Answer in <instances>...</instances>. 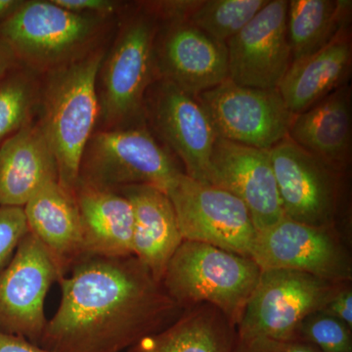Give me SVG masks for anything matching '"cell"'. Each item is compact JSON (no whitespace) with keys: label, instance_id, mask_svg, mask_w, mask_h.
Returning <instances> with one entry per match:
<instances>
[{"label":"cell","instance_id":"6da1fadb","mask_svg":"<svg viewBox=\"0 0 352 352\" xmlns=\"http://www.w3.org/2000/svg\"><path fill=\"white\" fill-rule=\"evenodd\" d=\"M59 307L38 346L53 352H122L182 314L135 256L85 254L59 281Z\"/></svg>","mask_w":352,"mask_h":352},{"label":"cell","instance_id":"7a4b0ae2","mask_svg":"<svg viewBox=\"0 0 352 352\" xmlns=\"http://www.w3.org/2000/svg\"><path fill=\"white\" fill-rule=\"evenodd\" d=\"M106 51L87 56L44 75L38 122L56 160L58 182L74 192L83 152L100 117L97 78Z\"/></svg>","mask_w":352,"mask_h":352},{"label":"cell","instance_id":"3957f363","mask_svg":"<svg viewBox=\"0 0 352 352\" xmlns=\"http://www.w3.org/2000/svg\"><path fill=\"white\" fill-rule=\"evenodd\" d=\"M161 22L156 2L139 4L120 19L97 78L104 129L144 122L145 95L157 80L155 48Z\"/></svg>","mask_w":352,"mask_h":352},{"label":"cell","instance_id":"277c9868","mask_svg":"<svg viewBox=\"0 0 352 352\" xmlns=\"http://www.w3.org/2000/svg\"><path fill=\"white\" fill-rule=\"evenodd\" d=\"M111 20L71 12L52 0H25L0 25V38L25 69L45 75L101 47Z\"/></svg>","mask_w":352,"mask_h":352},{"label":"cell","instance_id":"5b68a950","mask_svg":"<svg viewBox=\"0 0 352 352\" xmlns=\"http://www.w3.org/2000/svg\"><path fill=\"white\" fill-rule=\"evenodd\" d=\"M261 273L251 258L205 243L183 241L162 284L182 309L208 303L236 328Z\"/></svg>","mask_w":352,"mask_h":352},{"label":"cell","instance_id":"8992f818","mask_svg":"<svg viewBox=\"0 0 352 352\" xmlns=\"http://www.w3.org/2000/svg\"><path fill=\"white\" fill-rule=\"evenodd\" d=\"M182 173L168 148L140 124L95 131L83 152L78 183L113 191L147 185L166 192Z\"/></svg>","mask_w":352,"mask_h":352},{"label":"cell","instance_id":"52a82bcc","mask_svg":"<svg viewBox=\"0 0 352 352\" xmlns=\"http://www.w3.org/2000/svg\"><path fill=\"white\" fill-rule=\"evenodd\" d=\"M342 285L300 271L261 270L236 335L242 339L298 340L303 320L321 311Z\"/></svg>","mask_w":352,"mask_h":352},{"label":"cell","instance_id":"ba28073f","mask_svg":"<svg viewBox=\"0 0 352 352\" xmlns=\"http://www.w3.org/2000/svg\"><path fill=\"white\" fill-rule=\"evenodd\" d=\"M166 193L175 208L183 240L250 258L258 231L240 199L184 173L170 183Z\"/></svg>","mask_w":352,"mask_h":352},{"label":"cell","instance_id":"9c48e42d","mask_svg":"<svg viewBox=\"0 0 352 352\" xmlns=\"http://www.w3.org/2000/svg\"><path fill=\"white\" fill-rule=\"evenodd\" d=\"M156 3L162 16L155 48L157 80H168L194 96L226 80V45L186 19L190 1Z\"/></svg>","mask_w":352,"mask_h":352},{"label":"cell","instance_id":"30bf717a","mask_svg":"<svg viewBox=\"0 0 352 352\" xmlns=\"http://www.w3.org/2000/svg\"><path fill=\"white\" fill-rule=\"evenodd\" d=\"M144 120L168 151L180 160L185 175L208 182L217 135L198 97L159 78L145 95Z\"/></svg>","mask_w":352,"mask_h":352},{"label":"cell","instance_id":"8fae6325","mask_svg":"<svg viewBox=\"0 0 352 352\" xmlns=\"http://www.w3.org/2000/svg\"><path fill=\"white\" fill-rule=\"evenodd\" d=\"M59 266L31 232L0 272V332L38 344L45 330V298L63 278Z\"/></svg>","mask_w":352,"mask_h":352},{"label":"cell","instance_id":"7c38bea8","mask_svg":"<svg viewBox=\"0 0 352 352\" xmlns=\"http://www.w3.org/2000/svg\"><path fill=\"white\" fill-rule=\"evenodd\" d=\"M197 97L217 138L270 150L288 136L294 115L278 89L243 87L227 78Z\"/></svg>","mask_w":352,"mask_h":352},{"label":"cell","instance_id":"4fadbf2b","mask_svg":"<svg viewBox=\"0 0 352 352\" xmlns=\"http://www.w3.org/2000/svg\"><path fill=\"white\" fill-rule=\"evenodd\" d=\"M250 258L261 270H289L333 283H349L352 264L333 227L307 226L284 217L256 234Z\"/></svg>","mask_w":352,"mask_h":352},{"label":"cell","instance_id":"5bb4252c","mask_svg":"<svg viewBox=\"0 0 352 352\" xmlns=\"http://www.w3.org/2000/svg\"><path fill=\"white\" fill-rule=\"evenodd\" d=\"M285 217L315 227H333L337 170L288 138L270 150Z\"/></svg>","mask_w":352,"mask_h":352},{"label":"cell","instance_id":"9a60e30c","mask_svg":"<svg viewBox=\"0 0 352 352\" xmlns=\"http://www.w3.org/2000/svg\"><path fill=\"white\" fill-rule=\"evenodd\" d=\"M287 0H270L227 41L228 78L243 87L277 89L291 65Z\"/></svg>","mask_w":352,"mask_h":352},{"label":"cell","instance_id":"2e32d148","mask_svg":"<svg viewBox=\"0 0 352 352\" xmlns=\"http://www.w3.org/2000/svg\"><path fill=\"white\" fill-rule=\"evenodd\" d=\"M208 183L240 199L258 232L285 217L270 150L217 138Z\"/></svg>","mask_w":352,"mask_h":352},{"label":"cell","instance_id":"e0dca14e","mask_svg":"<svg viewBox=\"0 0 352 352\" xmlns=\"http://www.w3.org/2000/svg\"><path fill=\"white\" fill-rule=\"evenodd\" d=\"M23 210L30 232L50 252L66 276L72 266L87 254L75 194L58 182H48Z\"/></svg>","mask_w":352,"mask_h":352},{"label":"cell","instance_id":"ac0fdd59","mask_svg":"<svg viewBox=\"0 0 352 352\" xmlns=\"http://www.w3.org/2000/svg\"><path fill=\"white\" fill-rule=\"evenodd\" d=\"M133 212V256L162 282L168 264L182 244L175 208L163 190L133 185L119 190Z\"/></svg>","mask_w":352,"mask_h":352},{"label":"cell","instance_id":"d6986e66","mask_svg":"<svg viewBox=\"0 0 352 352\" xmlns=\"http://www.w3.org/2000/svg\"><path fill=\"white\" fill-rule=\"evenodd\" d=\"M58 182L56 160L38 122L0 146V207L24 208L41 187Z\"/></svg>","mask_w":352,"mask_h":352},{"label":"cell","instance_id":"ffe728a7","mask_svg":"<svg viewBox=\"0 0 352 352\" xmlns=\"http://www.w3.org/2000/svg\"><path fill=\"white\" fill-rule=\"evenodd\" d=\"M351 90L342 85L305 112L294 115L287 138L339 170L351 154Z\"/></svg>","mask_w":352,"mask_h":352},{"label":"cell","instance_id":"44dd1931","mask_svg":"<svg viewBox=\"0 0 352 352\" xmlns=\"http://www.w3.org/2000/svg\"><path fill=\"white\" fill-rule=\"evenodd\" d=\"M80 212L85 254L107 258L133 256V212L119 191L78 183L74 190Z\"/></svg>","mask_w":352,"mask_h":352},{"label":"cell","instance_id":"7402d4cb","mask_svg":"<svg viewBox=\"0 0 352 352\" xmlns=\"http://www.w3.org/2000/svg\"><path fill=\"white\" fill-rule=\"evenodd\" d=\"M347 27L325 47L289 65L277 89L293 115L305 112L342 87L351 71Z\"/></svg>","mask_w":352,"mask_h":352},{"label":"cell","instance_id":"603a6c76","mask_svg":"<svg viewBox=\"0 0 352 352\" xmlns=\"http://www.w3.org/2000/svg\"><path fill=\"white\" fill-rule=\"evenodd\" d=\"M235 338L231 322L217 307L201 303L126 352H232Z\"/></svg>","mask_w":352,"mask_h":352},{"label":"cell","instance_id":"cb8c5ba5","mask_svg":"<svg viewBox=\"0 0 352 352\" xmlns=\"http://www.w3.org/2000/svg\"><path fill=\"white\" fill-rule=\"evenodd\" d=\"M351 1L291 0L287 14V34L291 63L325 47L346 28Z\"/></svg>","mask_w":352,"mask_h":352},{"label":"cell","instance_id":"d4e9b609","mask_svg":"<svg viewBox=\"0 0 352 352\" xmlns=\"http://www.w3.org/2000/svg\"><path fill=\"white\" fill-rule=\"evenodd\" d=\"M270 0L190 1L185 17L217 43H227Z\"/></svg>","mask_w":352,"mask_h":352},{"label":"cell","instance_id":"484cf974","mask_svg":"<svg viewBox=\"0 0 352 352\" xmlns=\"http://www.w3.org/2000/svg\"><path fill=\"white\" fill-rule=\"evenodd\" d=\"M41 83L38 74L28 69L0 82V146L32 122L38 110Z\"/></svg>","mask_w":352,"mask_h":352},{"label":"cell","instance_id":"4316f807","mask_svg":"<svg viewBox=\"0 0 352 352\" xmlns=\"http://www.w3.org/2000/svg\"><path fill=\"white\" fill-rule=\"evenodd\" d=\"M298 340L311 344L320 352H352L351 328L320 311L303 320L298 330Z\"/></svg>","mask_w":352,"mask_h":352},{"label":"cell","instance_id":"83f0119b","mask_svg":"<svg viewBox=\"0 0 352 352\" xmlns=\"http://www.w3.org/2000/svg\"><path fill=\"white\" fill-rule=\"evenodd\" d=\"M28 233L29 227L23 208L0 207V272Z\"/></svg>","mask_w":352,"mask_h":352},{"label":"cell","instance_id":"f1b7e54d","mask_svg":"<svg viewBox=\"0 0 352 352\" xmlns=\"http://www.w3.org/2000/svg\"><path fill=\"white\" fill-rule=\"evenodd\" d=\"M232 352H320L302 340H280L266 338L242 339L236 335Z\"/></svg>","mask_w":352,"mask_h":352},{"label":"cell","instance_id":"f546056e","mask_svg":"<svg viewBox=\"0 0 352 352\" xmlns=\"http://www.w3.org/2000/svg\"><path fill=\"white\" fill-rule=\"evenodd\" d=\"M56 6L76 14L115 18L126 6L115 0H52Z\"/></svg>","mask_w":352,"mask_h":352},{"label":"cell","instance_id":"4dcf8cb0","mask_svg":"<svg viewBox=\"0 0 352 352\" xmlns=\"http://www.w3.org/2000/svg\"><path fill=\"white\" fill-rule=\"evenodd\" d=\"M322 314L330 315L352 328V291L349 285L344 284L321 310Z\"/></svg>","mask_w":352,"mask_h":352},{"label":"cell","instance_id":"1f68e13d","mask_svg":"<svg viewBox=\"0 0 352 352\" xmlns=\"http://www.w3.org/2000/svg\"><path fill=\"white\" fill-rule=\"evenodd\" d=\"M0 352H53L25 338L0 332Z\"/></svg>","mask_w":352,"mask_h":352},{"label":"cell","instance_id":"d6a6232c","mask_svg":"<svg viewBox=\"0 0 352 352\" xmlns=\"http://www.w3.org/2000/svg\"><path fill=\"white\" fill-rule=\"evenodd\" d=\"M17 63L13 51L7 45L6 41L0 38V80L3 78Z\"/></svg>","mask_w":352,"mask_h":352},{"label":"cell","instance_id":"836d02e7","mask_svg":"<svg viewBox=\"0 0 352 352\" xmlns=\"http://www.w3.org/2000/svg\"><path fill=\"white\" fill-rule=\"evenodd\" d=\"M23 0H0V25L19 8Z\"/></svg>","mask_w":352,"mask_h":352}]
</instances>
